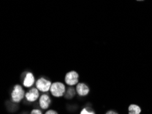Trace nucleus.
I'll list each match as a JSON object with an SVG mask.
<instances>
[{
  "instance_id": "nucleus-1",
  "label": "nucleus",
  "mask_w": 152,
  "mask_h": 114,
  "mask_svg": "<svg viewBox=\"0 0 152 114\" xmlns=\"http://www.w3.org/2000/svg\"><path fill=\"white\" fill-rule=\"evenodd\" d=\"M50 94L56 98H60L65 95V93L66 92V85L64 84L63 83L59 82H54L52 83L51 87L50 89Z\"/></svg>"
},
{
  "instance_id": "nucleus-2",
  "label": "nucleus",
  "mask_w": 152,
  "mask_h": 114,
  "mask_svg": "<svg viewBox=\"0 0 152 114\" xmlns=\"http://www.w3.org/2000/svg\"><path fill=\"white\" fill-rule=\"evenodd\" d=\"M24 97H25V92L22 86L19 84L14 86L12 91L11 92V99L14 103H20Z\"/></svg>"
},
{
  "instance_id": "nucleus-3",
  "label": "nucleus",
  "mask_w": 152,
  "mask_h": 114,
  "mask_svg": "<svg viewBox=\"0 0 152 114\" xmlns=\"http://www.w3.org/2000/svg\"><path fill=\"white\" fill-rule=\"evenodd\" d=\"M52 83L49 80L46 79L45 78H39L36 82V88L40 92H47L50 91Z\"/></svg>"
},
{
  "instance_id": "nucleus-4",
  "label": "nucleus",
  "mask_w": 152,
  "mask_h": 114,
  "mask_svg": "<svg viewBox=\"0 0 152 114\" xmlns=\"http://www.w3.org/2000/svg\"><path fill=\"white\" fill-rule=\"evenodd\" d=\"M79 75L76 71H70L65 76V83L69 86H74L79 83Z\"/></svg>"
},
{
  "instance_id": "nucleus-5",
  "label": "nucleus",
  "mask_w": 152,
  "mask_h": 114,
  "mask_svg": "<svg viewBox=\"0 0 152 114\" xmlns=\"http://www.w3.org/2000/svg\"><path fill=\"white\" fill-rule=\"evenodd\" d=\"M40 93L36 88H31L29 91L25 93V99L29 102H35L38 99Z\"/></svg>"
},
{
  "instance_id": "nucleus-6",
  "label": "nucleus",
  "mask_w": 152,
  "mask_h": 114,
  "mask_svg": "<svg viewBox=\"0 0 152 114\" xmlns=\"http://www.w3.org/2000/svg\"><path fill=\"white\" fill-rule=\"evenodd\" d=\"M51 103V99L48 94H42L39 98V105L42 109H47Z\"/></svg>"
},
{
  "instance_id": "nucleus-7",
  "label": "nucleus",
  "mask_w": 152,
  "mask_h": 114,
  "mask_svg": "<svg viewBox=\"0 0 152 114\" xmlns=\"http://www.w3.org/2000/svg\"><path fill=\"white\" fill-rule=\"evenodd\" d=\"M76 91L80 96H85L89 93V88L84 83H79L76 86Z\"/></svg>"
},
{
  "instance_id": "nucleus-8",
  "label": "nucleus",
  "mask_w": 152,
  "mask_h": 114,
  "mask_svg": "<svg viewBox=\"0 0 152 114\" xmlns=\"http://www.w3.org/2000/svg\"><path fill=\"white\" fill-rule=\"evenodd\" d=\"M35 83V77L31 73H27L23 79V85L25 88H31Z\"/></svg>"
},
{
  "instance_id": "nucleus-9",
  "label": "nucleus",
  "mask_w": 152,
  "mask_h": 114,
  "mask_svg": "<svg viewBox=\"0 0 152 114\" xmlns=\"http://www.w3.org/2000/svg\"><path fill=\"white\" fill-rule=\"evenodd\" d=\"M141 108L139 105L132 104L128 107V114H140Z\"/></svg>"
},
{
  "instance_id": "nucleus-10",
  "label": "nucleus",
  "mask_w": 152,
  "mask_h": 114,
  "mask_svg": "<svg viewBox=\"0 0 152 114\" xmlns=\"http://www.w3.org/2000/svg\"><path fill=\"white\" fill-rule=\"evenodd\" d=\"M76 92H77V91H76L75 89H74V88L71 86L70 88H69L68 89L66 90V92L65 93V97L66 98V99H72V98L75 96L76 94Z\"/></svg>"
},
{
  "instance_id": "nucleus-11",
  "label": "nucleus",
  "mask_w": 152,
  "mask_h": 114,
  "mask_svg": "<svg viewBox=\"0 0 152 114\" xmlns=\"http://www.w3.org/2000/svg\"><path fill=\"white\" fill-rule=\"evenodd\" d=\"M80 114H95V113L94 111L88 110L87 108H83L81 110V111H80Z\"/></svg>"
},
{
  "instance_id": "nucleus-12",
  "label": "nucleus",
  "mask_w": 152,
  "mask_h": 114,
  "mask_svg": "<svg viewBox=\"0 0 152 114\" xmlns=\"http://www.w3.org/2000/svg\"><path fill=\"white\" fill-rule=\"evenodd\" d=\"M30 114H43V113L42 112V111L40 110V109H34L31 111Z\"/></svg>"
},
{
  "instance_id": "nucleus-13",
  "label": "nucleus",
  "mask_w": 152,
  "mask_h": 114,
  "mask_svg": "<svg viewBox=\"0 0 152 114\" xmlns=\"http://www.w3.org/2000/svg\"><path fill=\"white\" fill-rule=\"evenodd\" d=\"M45 114H58V113L57 111L53 110V109H49V110L46 111Z\"/></svg>"
},
{
  "instance_id": "nucleus-14",
  "label": "nucleus",
  "mask_w": 152,
  "mask_h": 114,
  "mask_svg": "<svg viewBox=\"0 0 152 114\" xmlns=\"http://www.w3.org/2000/svg\"><path fill=\"white\" fill-rule=\"evenodd\" d=\"M106 114H118L115 111H113V110H110V111H108Z\"/></svg>"
},
{
  "instance_id": "nucleus-15",
  "label": "nucleus",
  "mask_w": 152,
  "mask_h": 114,
  "mask_svg": "<svg viewBox=\"0 0 152 114\" xmlns=\"http://www.w3.org/2000/svg\"><path fill=\"white\" fill-rule=\"evenodd\" d=\"M137 1H142V0H137Z\"/></svg>"
}]
</instances>
